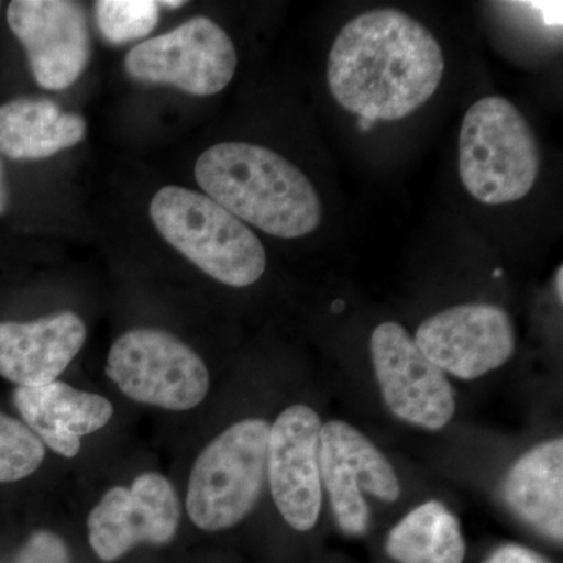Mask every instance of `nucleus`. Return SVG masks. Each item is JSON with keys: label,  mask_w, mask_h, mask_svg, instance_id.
Wrapping results in <instances>:
<instances>
[{"label": "nucleus", "mask_w": 563, "mask_h": 563, "mask_svg": "<svg viewBox=\"0 0 563 563\" xmlns=\"http://www.w3.org/2000/svg\"><path fill=\"white\" fill-rule=\"evenodd\" d=\"M9 181H7L5 165H3L2 155H0V217L9 209Z\"/></svg>", "instance_id": "nucleus-23"}, {"label": "nucleus", "mask_w": 563, "mask_h": 563, "mask_svg": "<svg viewBox=\"0 0 563 563\" xmlns=\"http://www.w3.org/2000/svg\"><path fill=\"white\" fill-rule=\"evenodd\" d=\"M95 10L101 35L118 46L146 38L161 18V5L152 0H99Z\"/></svg>", "instance_id": "nucleus-19"}, {"label": "nucleus", "mask_w": 563, "mask_h": 563, "mask_svg": "<svg viewBox=\"0 0 563 563\" xmlns=\"http://www.w3.org/2000/svg\"><path fill=\"white\" fill-rule=\"evenodd\" d=\"M387 553L398 563H463L466 543L457 517L444 504L428 501L391 529Z\"/></svg>", "instance_id": "nucleus-18"}, {"label": "nucleus", "mask_w": 563, "mask_h": 563, "mask_svg": "<svg viewBox=\"0 0 563 563\" xmlns=\"http://www.w3.org/2000/svg\"><path fill=\"white\" fill-rule=\"evenodd\" d=\"M539 172V143L512 102L488 96L470 107L459 135V174L474 199L487 206L520 201Z\"/></svg>", "instance_id": "nucleus-4"}, {"label": "nucleus", "mask_w": 563, "mask_h": 563, "mask_svg": "<svg viewBox=\"0 0 563 563\" xmlns=\"http://www.w3.org/2000/svg\"><path fill=\"white\" fill-rule=\"evenodd\" d=\"M180 506L166 477L143 473L131 488L113 487L88 517V540L103 562H114L139 543L166 544L176 536Z\"/></svg>", "instance_id": "nucleus-12"}, {"label": "nucleus", "mask_w": 563, "mask_h": 563, "mask_svg": "<svg viewBox=\"0 0 563 563\" xmlns=\"http://www.w3.org/2000/svg\"><path fill=\"white\" fill-rule=\"evenodd\" d=\"M44 455L43 442L24 422L0 412V484L31 476L40 468Z\"/></svg>", "instance_id": "nucleus-20"}, {"label": "nucleus", "mask_w": 563, "mask_h": 563, "mask_svg": "<svg viewBox=\"0 0 563 563\" xmlns=\"http://www.w3.org/2000/svg\"><path fill=\"white\" fill-rule=\"evenodd\" d=\"M0 5H2V3H0Z\"/></svg>", "instance_id": "nucleus-29"}, {"label": "nucleus", "mask_w": 563, "mask_h": 563, "mask_svg": "<svg viewBox=\"0 0 563 563\" xmlns=\"http://www.w3.org/2000/svg\"><path fill=\"white\" fill-rule=\"evenodd\" d=\"M484 563H550L543 555L529 550L523 544H504L493 551Z\"/></svg>", "instance_id": "nucleus-22"}, {"label": "nucleus", "mask_w": 563, "mask_h": 563, "mask_svg": "<svg viewBox=\"0 0 563 563\" xmlns=\"http://www.w3.org/2000/svg\"><path fill=\"white\" fill-rule=\"evenodd\" d=\"M195 177L210 199L269 235L299 239L320 225L321 201L312 181L268 147L214 144L196 162Z\"/></svg>", "instance_id": "nucleus-2"}, {"label": "nucleus", "mask_w": 563, "mask_h": 563, "mask_svg": "<svg viewBox=\"0 0 563 563\" xmlns=\"http://www.w3.org/2000/svg\"><path fill=\"white\" fill-rule=\"evenodd\" d=\"M13 402L41 442L69 459L79 454L81 437L99 431L113 417L109 399L57 380L41 387H18Z\"/></svg>", "instance_id": "nucleus-15"}, {"label": "nucleus", "mask_w": 563, "mask_h": 563, "mask_svg": "<svg viewBox=\"0 0 563 563\" xmlns=\"http://www.w3.org/2000/svg\"><path fill=\"white\" fill-rule=\"evenodd\" d=\"M321 420L310 407H288L269 431L268 477L284 520L299 532L314 528L322 506Z\"/></svg>", "instance_id": "nucleus-13"}, {"label": "nucleus", "mask_w": 563, "mask_h": 563, "mask_svg": "<svg viewBox=\"0 0 563 563\" xmlns=\"http://www.w3.org/2000/svg\"><path fill=\"white\" fill-rule=\"evenodd\" d=\"M85 340V322L73 312L29 322H0V376L18 387L55 383Z\"/></svg>", "instance_id": "nucleus-14"}, {"label": "nucleus", "mask_w": 563, "mask_h": 563, "mask_svg": "<svg viewBox=\"0 0 563 563\" xmlns=\"http://www.w3.org/2000/svg\"><path fill=\"white\" fill-rule=\"evenodd\" d=\"M16 563H69L68 551L58 537L40 532L21 551Z\"/></svg>", "instance_id": "nucleus-21"}, {"label": "nucleus", "mask_w": 563, "mask_h": 563, "mask_svg": "<svg viewBox=\"0 0 563 563\" xmlns=\"http://www.w3.org/2000/svg\"><path fill=\"white\" fill-rule=\"evenodd\" d=\"M376 124V121L369 120V118H358L357 128L361 129L362 132H369Z\"/></svg>", "instance_id": "nucleus-24"}, {"label": "nucleus", "mask_w": 563, "mask_h": 563, "mask_svg": "<svg viewBox=\"0 0 563 563\" xmlns=\"http://www.w3.org/2000/svg\"><path fill=\"white\" fill-rule=\"evenodd\" d=\"M13 35L27 52L36 84L60 91L79 80L91 57L84 7L69 0H14L7 10Z\"/></svg>", "instance_id": "nucleus-11"}, {"label": "nucleus", "mask_w": 563, "mask_h": 563, "mask_svg": "<svg viewBox=\"0 0 563 563\" xmlns=\"http://www.w3.org/2000/svg\"><path fill=\"white\" fill-rule=\"evenodd\" d=\"M106 374L133 401L176 412L199 406L210 388L202 358L158 329L122 333L111 346Z\"/></svg>", "instance_id": "nucleus-6"}, {"label": "nucleus", "mask_w": 563, "mask_h": 563, "mask_svg": "<svg viewBox=\"0 0 563 563\" xmlns=\"http://www.w3.org/2000/svg\"><path fill=\"white\" fill-rule=\"evenodd\" d=\"M369 350L384 401L396 417L431 431L451 421L455 413L453 385L401 324L385 321L377 325Z\"/></svg>", "instance_id": "nucleus-8"}, {"label": "nucleus", "mask_w": 563, "mask_h": 563, "mask_svg": "<svg viewBox=\"0 0 563 563\" xmlns=\"http://www.w3.org/2000/svg\"><path fill=\"white\" fill-rule=\"evenodd\" d=\"M444 74L442 46L420 21L395 9L366 11L333 41L328 84L344 110L399 121L424 106Z\"/></svg>", "instance_id": "nucleus-1"}, {"label": "nucleus", "mask_w": 563, "mask_h": 563, "mask_svg": "<svg viewBox=\"0 0 563 563\" xmlns=\"http://www.w3.org/2000/svg\"><path fill=\"white\" fill-rule=\"evenodd\" d=\"M413 340L433 365L463 380L499 368L517 346L509 314L492 303H463L433 314Z\"/></svg>", "instance_id": "nucleus-10"}, {"label": "nucleus", "mask_w": 563, "mask_h": 563, "mask_svg": "<svg viewBox=\"0 0 563 563\" xmlns=\"http://www.w3.org/2000/svg\"><path fill=\"white\" fill-rule=\"evenodd\" d=\"M269 431L258 418L235 422L199 455L187 493V512L199 529L224 531L254 509L268 474Z\"/></svg>", "instance_id": "nucleus-5"}, {"label": "nucleus", "mask_w": 563, "mask_h": 563, "mask_svg": "<svg viewBox=\"0 0 563 563\" xmlns=\"http://www.w3.org/2000/svg\"><path fill=\"white\" fill-rule=\"evenodd\" d=\"M236 65L231 36L203 16L136 44L125 57V70L132 79L172 85L192 96L224 90L235 76Z\"/></svg>", "instance_id": "nucleus-7"}, {"label": "nucleus", "mask_w": 563, "mask_h": 563, "mask_svg": "<svg viewBox=\"0 0 563 563\" xmlns=\"http://www.w3.org/2000/svg\"><path fill=\"white\" fill-rule=\"evenodd\" d=\"M504 495L510 509L554 542L563 539V440L539 444L507 474Z\"/></svg>", "instance_id": "nucleus-16"}, {"label": "nucleus", "mask_w": 563, "mask_h": 563, "mask_svg": "<svg viewBox=\"0 0 563 563\" xmlns=\"http://www.w3.org/2000/svg\"><path fill=\"white\" fill-rule=\"evenodd\" d=\"M501 274H503L501 269H496V272L493 273V276L499 277V276H501Z\"/></svg>", "instance_id": "nucleus-28"}, {"label": "nucleus", "mask_w": 563, "mask_h": 563, "mask_svg": "<svg viewBox=\"0 0 563 563\" xmlns=\"http://www.w3.org/2000/svg\"><path fill=\"white\" fill-rule=\"evenodd\" d=\"M320 468L336 521L350 536L368 531L369 507L363 493H372L385 503H395L401 495V485L388 459L344 421L322 426Z\"/></svg>", "instance_id": "nucleus-9"}, {"label": "nucleus", "mask_w": 563, "mask_h": 563, "mask_svg": "<svg viewBox=\"0 0 563 563\" xmlns=\"http://www.w3.org/2000/svg\"><path fill=\"white\" fill-rule=\"evenodd\" d=\"M150 211L163 239L214 280L243 288L265 273L258 236L209 196L168 185L155 192Z\"/></svg>", "instance_id": "nucleus-3"}, {"label": "nucleus", "mask_w": 563, "mask_h": 563, "mask_svg": "<svg viewBox=\"0 0 563 563\" xmlns=\"http://www.w3.org/2000/svg\"><path fill=\"white\" fill-rule=\"evenodd\" d=\"M562 276H563V269H562V266H559V269H558V276H555V291H558V295H559V301L562 302V299H563V279H562Z\"/></svg>", "instance_id": "nucleus-25"}, {"label": "nucleus", "mask_w": 563, "mask_h": 563, "mask_svg": "<svg viewBox=\"0 0 563 563\" xmlns=\"http://www.w3.org/2000/svg\"><path fill=\"white\" fill-rule=\"evenodd\" d=\"M158 5L169 10H177L184 7L185 2H181V0H163V2H158Z\"/></svg>", "instance_id": "nucleus-26"}, {"label": "nucleus", "mask_w": 563, "mask_h": 563, "mask_svg": "<svg viewBox=\"0 0 563 563\" xmlns=\"http://www.w3.org/2000/svg\"><path fill=\"white\" fill-rule=\"evenodd\" d=\"M342 307L343 302H335V306H333V310H335V312H340V310H342Z\"/></svg>", "instance_id": "nucleus-27"}, {"label": "nucleus", "mask_w": 563, "mask_h": 563, "mask_svg": "<svg viewBox=\"0 0 563 563\" xmlns=\"http://www.w3.org/2000/svg\"><path fill=\"white\" fill-rule=\"evenodd\" d=\"M87 122L46 98H18L0 106V155L43 161L85 139Z\"/></svg>", "instance_id": "nucleus-17"}]
</instances>
